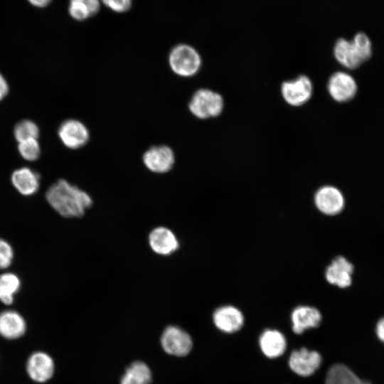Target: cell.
Segmentation results:
<instances>
[{
  "label": "cell",
  "mask_w": 384,
  "mask_h": 384,
  "mask_svg": "<svg viewBox=\"0 0 384 384\" xmlns=\"http://www.w3.org/2000/svg\"><path fill=\"white\" fill-rule=\"evenodd\" d=\"M100 5V0H70L68 12L73 19L84 21L96 15Z\"/></svg>",
  "instance_id": "cell-21"
},
{
  "label": "cell",
  "mask_w": 384,
  "mask_h": 384,
  "mask_svg": "<svg viewBox=\"0 0 384 384\" xmlns=\"http://www.w3.org/2000/svg\"><path fill=\"white\" fill-rule=\"evenodd\" d=\"M105 6L116 13H124L132 6V0H100Z\"/></svg>",
  "instance_id": "cell-27"
},
{
  "label": "cell",
  "mask_w": 384,
  "mask_h": 384,
  "mask_svg": "<svg viewBox=\"0 0 384 384\" xmlns=\"http://www.w3.org/2000/svg\"><path fill=\"white\" fill-rule=\"evenodd\" d=\"M163 349L169 354L176 356L187 355L192 348L191 336L177 326H168L161 337Z\"/></svg>",
  "instance_id": "cell-7"
},
{
  "label": "cell",
  "mask_w": 384,
  "mask_h": 384,
  "mask_svg": "<svg viewBox=\"0 0 384 384\" xmlns=\"http://www.w3.org/2000/svg\"><path fill=\"white\" fill-rule=\"evenodd\" d=\"M46 200L60 215L66 218L80 217L90 207V196L65 179H60L47 191Z\"/></svg>",
  "instance_id": "cell-1"
},
{
  "label": "cell",
  "mask_w": 384,
  "mask_h": 384,
  "mask_svg": "<svg viewBox=\"0 0 384 384\" xmlns=\"http://www.w3.org/2000/svg\"><path fill=\"white\" fill-rule=\"evenodd\" d=\"M142 161L151 172L164 174L173 167L175 154L172 149L167 145L152 146L144 153Z\"/></svg>",
  "instance_id": "cell-6"
},
{
  "label": "cell",
  "mask_w": 384,
  "mask_h": 384,
  "mask_svg": "<svg viewBox=\"0 0 384 384\" xmlns=\"http://www.w3.org/2000/svg\"><path fill=\"white\" fill-rule=\"evenodd\" d=\"M222 96L208 88H201L192 95L188 102L190 112L196 117L206 119L220 115L223 110Z\"/></svg>",
  "instance_id": "cell-4"
},
{
  "label": "cell",
  "mask_w": 384,
  "mask_h": 384,
  "mask_svg": "<svg viewBox=\"0 0 384 384\" xmlns=\"http://www.w3.org/2000/svg\"><path fill=\"white\" fill-rule=\"evenodd\" d=\"M18 151L21 156L28 161H34L40 156V146L37 139H29L20 142Z\"/></svg>",
  "instance_id": "cell-25"
},
{
  "label": "cell",
  "mask_w": 384,
  "mask_h": 384,
  "mask_svg": "<svg viewBox=\"0 0 384 384\" xmlns=\"http://www.w3.org/2000/svg\"><path fill=\"white\" fill-rule=\"evenodd\" d=\"M168 63L171 70L176 75L188 78L199 71L202 60L199 53L193 46L180 43L171 50Z\"/></svg>",
  "instance_id": "cell-3"
},
{
  "label": "cell",
  "mask_w": 384,
  "mask_h": 384,
  "mask_svg": "<svg viewBox=\"0 0 384 384\" xmlns=\"http://www.w3.org/2000/svg\"><path fill=\"white\" fill-rule=\"evenodd\" d=\"M314 203L321 213L331 215L341 211L344 206V198L338 188L332 186H325L316 191Z\"/></svg>",
  "instance_id": "cell-11"
},
{
  "label": "cell",
  "mask_w": 384,
  "mask_h": 384,
  "mask_svg": "<svg viewBox=\"0 0 384 384\" xmlns=\"http://www.w3.org/2000/svg\"><path fill=\"white\" fill-rule=\"evenodd\" d=\"M9 87L6 80L0 73V100H1L8 93Z\"/></svg>",
  "instance_id": "cell-28"
},
{
  "label": "cell",
  "mask_w": 384,
  "mask_h": 384,
  "mask_svg": "<svg viewBox=\"0 0 384 384\" xmlns=\"http://www.w3.org/2000/svg\"><path fill=\"white\" fill-rule=\"evenodd\" d=\"M20 287L21 281L16 274L10 272L0 274V301L5 304H12Z\"/></svg>",
  "instance_id": "cell-23"
},
{
  "label": "cell",
  "mask_w": 384,
  "mask_h": 384,
  "mask_svg": "<svg viewBox=\"0 0 384 384\" xmlns=\"http://www.w3.org/2000/svg\"><path fill=\"white\" fill-rule=\"evenodd\" d=\"M39 129L35 122L31 120H23L14 128V137L18 143L29 139H37Z\"/></svg>",
  "instance_id": "cell-24"
},
{
  "label": "cell",
  "mask_w": 384,
  "mask_h": 384,
  "mask_svg": "<svg viewBox=\"0 0 384 384\" xmlns=\"http://www.w3.org/2000/svg\"><path fill=\"white\" fill-rule=\"evenodd\" d=\"M11 181L16 190L24 196L33 195L39 188L38 174L27 167L14 171Z\"/></svg>",
  "instance_id": "cell-18"
},
{
  "label": "cell",
  "mask_w": 384,
  "mask_h": 384,
  "mask_svg": "<svg viewBox=\"0 0 384 384\" xmlns=\"http://www.w3.org/2000/svg\"><path fill=\"white\" fill-rule=\"evenodd\" d=\"M259 342L263 353L270 358L282 355L287 346L285 337L277 330L265 331L261 335Z\"/></svg>",
  "instance_id": "cell-19"
},
{
  "label": "cell",
  "mask_w": 384,
  "mask_h": 384,
  "mask_svg": "<svg viewBox=\"0 0 384 384\" xmlns=\"http://www.w3.org/2000/svg\"><path fill=\"white\" fill-rule=\"evenodd\" d=\"M31 4L36 7H45L48 5L52 0H28Z\"/></svg>",
  "instance_id": "cell-30"
},
{
  "label": "cell",
  "mask_w": 384,
  "mask_h": 384,
  "mask_svg": "<svg viewBox=\"0 0 384 384\" xmlns=\"http://www.w3.org/2000/svg\"><path fill=\"white\" fill-rule=\"evenodd\" d=\"M291 318L293 331L300 334L305 329L318 326L321 320V315L314 307L299 306L294 309Z\"/></svg>",
  "instance_id": "cell-15"
},
{
  "label": "cell",
  "mask_w": 384,
  "mask_h": 384,
  "mask_svg": "<svg viewBox=\"0 0 384 384\" xmlns=\"http://www.w3.org/2000/svg\"><path fill=\"white\" fill-rule=\"evenodd\" d=\"M14 252L10 244L0 239V269L8 267L12 262Z\"/></svg>",
  "instance_id": "cell-26"
},
{
  "label": "cell",
  "mask_w": 384,
  "mask_h": 384,
  "mask_svg": "<svg viewBox=\"0 0 384 384\" xmlns=\"http://www.w3.org/2000/svg\"><path fill=\"white\" fill-rule=\"evenodd\" d=\"M281 93L284 101L289 105L301 106L311 98L313 84L309 77L301 75L293 80L282 82Z\"/></svg>",
  "instance_id": "cell-5"
},
{
  "label": "cell",
  "mask_w": 384,
  "mask_h": 384,
  "mask_svg": "<svg viewBox=\"0 0 384 384\" xmlns=\"http://www.w3.org/2000/svg\"><path fill=\"white\" fill-rule=\"evenodd\" d=\"M149 241L151 249L161 255H169L178 247L174 234L164 227H159L153 230L149 235Z\"/></svg>",
  "instance_id": "cell-16"
},
{
  "label": "cell",
  "mask_w": 384,
  "mask_h": 384,
  "mask_svg": "<svg viewBox=\"0 0 384 384\" xmlns=\"http://www.w3.org/2000/svg\"><path fill=\"white\" fill-rule=\"evenodd\" d=\"M321 363V357L318 352L305 348L294 351L289 360L290 368L304 377L312 375L319 368Z\"/></svg>",
  "instance_id": "cell-10"
},
{
  "label": "cell",
  "mask_w": 384,
  "mask_h": 384,
  "mask_svg": "<svg viewBox=\"0 0 384 384\" xmlns=\"http://www.w3.org/2000/svg\"><path fill=\"white\" fill-rule=\"evenodd\" d=\"M213 322L220 331L233 333L242 326L244 317L241 311L233 306H223L213 314Z\"/></svg>",
  "instance_id": "cell-13"
},
{
  "label": "cell",
  "mask_w": 384,
  "mask_h": 384,
  "mask_svg": "<svg viewBox=\"0 0 384 384\" xmlns=\"http://www.w3.org/2000/svg\"><path fill=\"white\" fill-rule=\"evenodd\" d=\"M325 384H371L359 378L350 368L343 364L332 366L326 375Z\"/></svg>",
  "instance_id": "cell-20"
},
{
  "label": "cell",
  "mask_w": 384,
  "mask_h": 384,
  "mask_svg": "<svg viewBox=\"0 0 384 384\" xmlns=\"http://www.w3.org/2000/svg\"><path fill=\"white\" fill-rule=\"evenodd\" d=\"M327 90L333 100L338 102H346L354 97L358 87L351 75L346 72L338 71L330 76Z\"/></svg>",
  "instance_id": "cell-9"
},
{
  "label": "cell",
  "mask_w": 384,
  "mask_h": 384,
  "mask_svg": "<svg viewBox=\"0 0 384 384\" xmlns=\"http://www.w3.org/2000/svg\"><path fill=\"white\" fill-rule=\"evenodd\" d=\"M26 331L23 318L16 311L7 310L0 314V334L6 338L21 337Z\"/></svg>",
  "instance_id": "cell-17"
},
{
  "label": "cell",
  "mask_w": 384,
  "mask_h": 384,
  "mask_svg": "<svg viewBox=\"0 0 384 384\" xmlns=\"http://www.w3.org/2000/svg\"><path fill=\"white\" fill-rule=\"evenodd\" d=\"M27 371L31 379L43 383L52 377L54 372V363L48 355L37 352L29 358Z\"/></svg>",
  "instance_id": "cell-14"
},
{
  "label": "cell",
  "mask_w": 384,
  "mask_h": 384,
  "mask_svg": "<svg viewBox=\"0 0 384 384\" xmlns=\"http://www.w3.org/2000/svg\"><path fill=\"white\" fill-rule=\"evenodd\" d=\"M372 53L371 42L363 33H357L352 41L339 38L335 43L336 60L348 69H356L368 60Z\"/></svg>",
  "instance_id": "cell-2"
},
{
  "label": "cell",
  "mask_w": 384,
  "mask_h": 384,
  "mask_svg": "<svg viewBox=\"0 0 384 384\" xmlns=\"http://www.w3.org/2000/svg\"><path fill=\"white\" fill-rule=\"evenodd\" d=\"M376 333L379 339L384 342V317L378 322L376 326Z\"/></svg>",
  "instance_id": "cell-29"
},
{
  "label": "cell",
  "mask_w": 384,
  "mask_h": 384,
  "mask_svg": "<svg viewBox=\"0 0 384 384\" xmlns=\"http://www.w3.org/2000/svg\"><path fill=\"white\" fill-rule=\"evenodd\" d=\"M353 265L342 256L336 257L326 268V280L331 284L345 288L351 284Z\"/></svg>",
  "instance_id": "cell-12"
},
{
  "label": "cell",
  "mask_w": 384,
  "mask_h": 384,
  "mask_svg": "<svg viewBox=\"0 0 384 384\" xmlns=\"http://www.w3.org/2000/svg\"><path fill=\"white\" fill-rule=\"evenodd\" d=\"M58 136L63 144L71 149L84 146L90 139V132L82 122L70 119L61 123Z\"/></svg>",
  "instance_id": "cell-8"
},
{
  "label": "cell",
  "mask_w": 384,
  "mask_h": 384,
  "mask_svg": "<svg viewBox=\"0 0 384 384\" xmlns=\"http://www.w3.org/2000/svg\"><path fill=\"white\" fill-rule=\"evenodd\" d=\"M151 373L148 366L142 361L132 363L121 378V384H150Z\"/></svg>",
  "instance_id": "cell-22"
}]
</instances>
